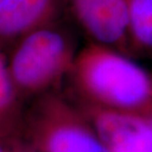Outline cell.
Returning a JSON list of instances; mask_svg holds the SVG:
<instances>
[{
    "mask_svg": "<svg viewBox=\"0 0 152 152\" xmlns=\"http://www.w3.org/2000/svg\"><path fill=\"white\" fill-rule=\"evenodd\" d=\"M70 98L118 114L152 117V71L111 48L90 42L67 76Z\"/></svg>",
    "mask_w": 152,
    "mask_h": 152,
    "instance_id": "obj_1",
    "label": "cell"
},
{
    "mask_svg": "<svg viewBox=\"0 0 152 152\" xmlns=\"http://www.w3.org/2000/svg\"><path fill=\"white\" fill-rule=\"evenodd\" d=\"M91 42L132 57L129 19L123 0H64Z\"/></svg>",
    "mask_w": 152,
    "mask_h": 152,
    "instance_id": "obj_4",
    "label": "cell"
},
{
    "mask_svg": "<svg viewBox=\"0 0 152 152\" xmlns=\"http://www.w3.org/2000/svg\"><path fill=\"white\" fill-rule=\"evenodd\" d=\"M5 1H6V0H0V5H1L2 3H4Z\"/></svg>",
    "mask_w": 152,
    "mask_h": 152,
    "instance_id": "obj_11",
    "label": "cell"
},
{
    "mask_svg": "<svg viewBox=\"0 0 152 152\" xmlns=\"http://www.w3.org/2000/svg\"><path fill=\"white\" fill-rule=\"evenodd\" d=\"M21 152H32V151L28 150V149H27L26 147H24V146H23V148H22V150H21Z\"/></svg>",
    "mask_w": 152,
    "mask_h": 152,
    "instance_id": "obj_10",
    "label": "cell"
},
{
    "mask_svg": "<svg viewBox=\"0 0 152 152\" xmlns=\"http://www.w3.org/2000/svg\"><path fill=\"white\" fill-rule=\"evenodd\" d=\"M129 19L132 56L152 57V0H123Z\"/></svg>",
    "mask_w": 152,
    "mask_h": 152,
    "instance_id": "obj_7",
    "label": "cell"
},
{
    "mask_svg": "<svg viewBox=\"0 0 152 152\" xmlns=\"http://www.w3.org/2000/svg\"><path fill=\"white\" fill-rule=\"evenodd\" d=\"M20 102L0 50V135L18 136L22 129Z\"/></svg>",
    "mask_w": 152,
    "mask_h": 152,
    "instance_id": "obj_8",
    "label": "cell"
},
{
    "mask_svg": "<svg viewBox=\"0 0 152 152\" xmlns=\"http://www.w3.org/2000/svg\"><path fill=\"white\" fill-rule=\"evenodd\" d=\"M77 53L74 38L59 21L16 42L7 67L20 100L56 90L67 78Z\"/></svg>",
    "mask_w": 152,
    "mask_h": 152,
    "instance_id": "obj_2",
    "label": "cell"
},
{
    "mask_svg": "<svg viewBox=\"0 0 152 152\" xmlns=\"http://www.w3.org/2000/svg\"><path fill=\"white\" fill-rule=\"evenodd\" d=\"M23 146L17 136L0 135V152H21Z\"/></svg>",
    "mask_w": 152,
    "mask_h": 152,
    "instance_id": "obj_9",
    "label": "cell"
},
{
    "mask_svg": "<svg viewBox=\"0 0 152 152\" xmlns=\"http://www.w3.org/2000/svg\"><path fill=\"white\" fill-rule=\"evenodd\" d=\"M71 100L110 152H152V117L118 114Z\"/></svg>",
    "mask_w": 152,
    "mask_h": 152,
    "instance_id": "obj_5",
    "label": "cell"
},
{
    "mask_svg": "<svg viewBox=\"0 0 152 152\" xmlns=\"http://www.w3.org/2000/svg\"><path fill=\"white\" fill-rule=\"evenodd\" d=\"M22 130L34 152H110L75 103L56 90L35 99Z\"/></svg>",
    "mask_w": 152,
    "mask_h": 152,
    "instance_id": "obj_3",
    "label": "cell"
},
{
    "mask_svg": "<svg viewBox=\"0 0 152 152\" xmlns=\"http://www.w3.org/2000/svg\"><path fill=\"white\" fill-rule=\"evenodd\" d=\"M64 0H6L0 5V50L59 21Z\"/></svg>",
    "mask_w": 152,
    "mask_h": 152,
    "instance_id": "obj_6",
    "label": "cell"
}]
</instances>
